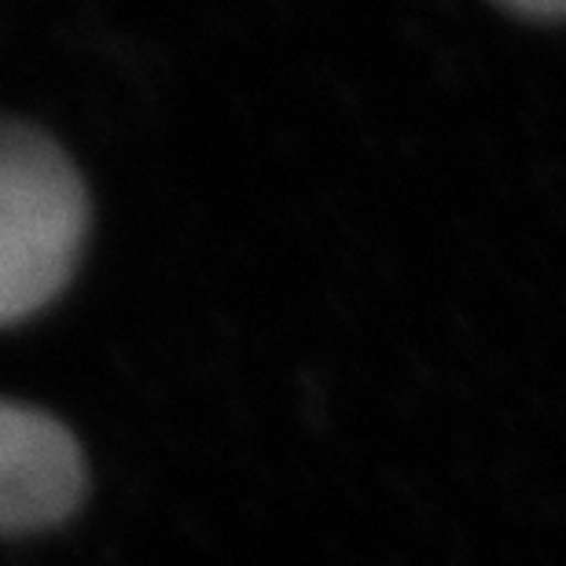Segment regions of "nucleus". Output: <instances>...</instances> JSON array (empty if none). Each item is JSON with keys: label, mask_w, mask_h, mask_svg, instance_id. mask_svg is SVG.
I'll list each match as a JSON object with an SVG mask.
<instances>
[{"label": "nucleus", "mask_w": 566, "mask_h": 566, "mask_svg": "<svg viewBox=\"0 0 566 566\" xmlns=\"http://www.w3.org/2000/svg\"><path fill=\"white\" fill-rule=\"evenodd\" d=\"M88 235V191L49 133L0 118V327L30 321L71 283Z\"/></svg>", "instance_id": "1"}, {"label": "nucleus", "mask_w": 566, "mask_h": 566, "mask_svg": "<svg viewBox=\"0 0 566 566\" xmlns=\"http://www.w3.org/2000/svg\"><path fill=\"white\" fill-rule=\"evenodd\" d=\"M85 457L71 427L0 398V537L38 534L77 512Z\"/></svg>", "instance_id": "2"}, {"label": "nucleus", "mask_w": 566, "mask_h": 566, "mask_svg": "<svg viewBox=\"0 0 566 566\" xmlns=\"http://www.w3.org/2000/svg\"><path fill=\"white\" fill-rule=\"evenodd\" d=\"M507 11L523 19H566V0H526V4H507Z\"/></svg>", "instance_id": "3"}]
</instances>
